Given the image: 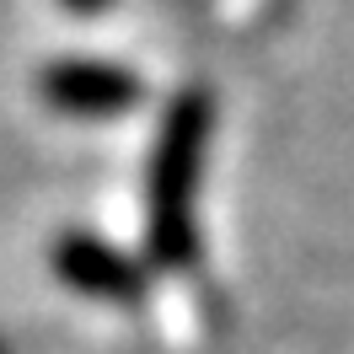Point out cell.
Returning a JSON list of instances; mask_svg holds the SVG:
<instances>
[{"instance_id":"4","label":"cell","mask_w":354,"mask_h":354,"mask_svg":"<svg viewBox=\"0 0 354 354\" xmlns=\"http://www.w3.org/2000/svg\"><path fill=\"white\" fill-rule=\"evenodd\" d=\"M59 6H70V11H102L108 0H59Z\"/></svg>"},{"instance_id":"1","label":"cell","mask_w":354,"mask_h":354,"mask_svg":"<svg viewBox=\"0 0 354 354\" xmlns=\"http://www.w3.org/2000/svg\"><path fill=\"white\" fill-rule=\"evenodd\" d=\"M209 134H215V97L204 86L177 91L161 113L145 167V247L161 268H188L199 258L194 199L209 161Z\"/></svg>"},{"instance_id":"2","label":"cell","mask_w":354,"mask_h":354,"mask_svg":"<svg viewBox=\"0 0 354 354\" xmlns=\"http://www.w3.org/2000/svg\"><path fill=\"white\" fill-rule=\"evenodd\" d=\"M38 97L65 118H124V113L140 108L145 86L129 65L86 59V54L70 59L65 54V59H48L38 70Z\"/></svg>"},{"instance_id":"3","label":"cell","mask_w":354,"mask_h":354,"mask_svg":"<svg viewBox=\"0 0 354 354\" xmlns=\"http://www.w3.org/2000/svg\"><path fill=\"white\" fill-rule=\"evenodd\" d=\"M54 274L70 290H81L91 301H113V306H134L145 295V268L113 242L91 236V231H59V242L48 252Z\"/></svg>"}]
</instances>
